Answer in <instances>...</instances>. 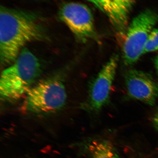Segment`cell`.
<instances>
[{"label": "cell", "mask_w": 158, "mask_h": 158, "mask_svg": "<svg viewBox=\"0 0 158 158\" xmlns=\"http://www.w3.org/2000/svg\"><path fill=\"white\" fill-rule=\"evenodd\" d=\"M47 39L45 29L35 16L23 11L1 7V65L12 64L27 44Z\"/></svg>", "instance_id": "cell-1"}, {"label": "cell", "mask_w": 158, "mask_h": 158, "mask_svg": "<svg viewBox=\"0 0 158 158\" xmlns=\"http://www.w3.org/2000/svg\"><path fill=\"white\" fill-rule=\"evenodd\" d=\"M41 69L38 58L28 49H23L16 60L1 73V100L13 102L25 95L39 76Z\"/></svg>", "instance_id": "cell-2"}, {"label": "cell", "mask_w": 158, "mask_h": 158, "mask_svg": "<svg viewBox=\"0 0 158 158\" xmlns=\"http://www.w3.org/2000/svg\"><path fill=\"white\" fill-rule=\"evenodd\" d=\"M67 94L65 86L56 79H49L33 86L25 95L23 110L35 115L56 113L65 106Z\"/></svg>", "instance_id": "cell-3"}, {"label": "cell", "mask_w": 158, "mask_h": 158, "mask_svg": "<svg viewBox=\"0 0 158 158\" xmlns=\"http://www.w3.org/2000/svg\"><path fill=\"white\" fill-rule=\"evenodd\" d=\"M158 22V14L151 9L142 11L133 19L126 32L123 48L125 64L132 65L143 54L148 36Z\"/></svg>", "instance_id": "cell-4"}, {"label": "cell", "mask_w": 158, "mask_h": 158, "mask_svg": "<svg viewBox=\"0 0 158 158\" xmlns=\"http://www.w3.org/2000/svg\"><path fill=\"white\" fill-rule=\"evenodd\" d=\"M59 17L78 41L85 43L92 40L98 42L93 15L86 5L77 2L66 3L60 8Z\"/></svg>", "instance_id": "cell-5"}, {"label": "cell", "mask_w": 158, "mask_h": 158, "mask_svg": "<svg viewBox=\"0 0 158 158\" xmlns=\"http://www.w3.org/2000/svg\"><path fill=\"white\" fill-rule=\"evenodd\" d=\"M118 61V55H113L99 72L91 85L88 101L83 106L84 109L98 112L109 103Z\"/></svg>", "instance_id": "cell-6"}, {"label": "cell", "mask_w": 158, "mask_h": 158, "mask_svg": "<svg viewBox=\"0 0 158 158\" xmlns=\"http://www.w3.org/2000/svg\"><path fill=\"white\" fill-rule=\"evenodd\" d=\"M125 81L131 98L153 106L158 98V83L149 74L130 69L126 73Z\"/></svg>", "instance_id": "cell-7"}, {"label": "cell", "mask_w": 158, "mask_h": 158, "mask_svg": "<svg viewBox=\"0 0 158 158\" xmlns=\"http://www.w3.org/2000/svg\"><path fill=\"white\" fill-rule=\"evenodd\" d=\"M93 4L109 18L116 31L124 34L128 19L136 0H87Z\"/></svg>", "instance_id": "cell-8"}, {"label": "cell", "mask_w": 158, "mask_h": 158, "mask_svg": "<svg viewBox=\"0 0 158 158\" xmlns=\"http://www.w3.org/2000/svg\"><path fill=\"white\" fill-rule=\"evenodd\" d=\"M87 148L90 158H119L117 148L108 139L93 140L88 143Z\"/></svg>", "instance_id": "cell-9"}, {"label": "cell", "mask_w": 158, "mask_h": 158, "mask_svg": "<svg viewBox=\"0 0 158 158\" xmlns=\"http://www.w3.org/2000/svg\"><path fill=\"white\" fill-rule=\"evenodd\" d=\"M158 50V29H154L151 32L144 49L143 54Z\"/></svg>", "instance_id": "cell-10"}, {"label": "cell", "mask_w": 158, "mask_h": 158, "mask_svg": "<svg viewBox=\"0 0 158 158\" xmlns=\"http://www.w3.org/2000/svg\"><path fill=\"white\" fill-rule=\"evenodd\" d=\"M152 121L154 126L158 131V111L153 118Z\"/></svg>", "instance_id": "cell-11"}, {"label": "cell", "mask_w": 158, "mask_h": 158, "mask_svg": "<svg viewBox=\"0 0 158 158\" xmlns=\"http://www.w3.org/2000/svg\"><path fill=\"white\" fill-rule=\"evenodd\" d=\"M155 68L156 70L157 73L158 75V55L156 57L155 59Z\"/></svg>", "instance_id": "cell-12"}]
</instances>
